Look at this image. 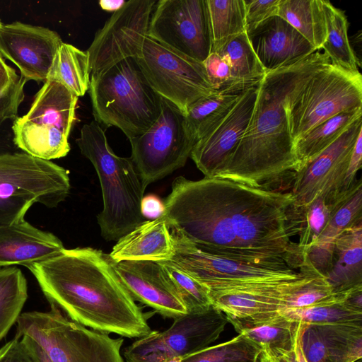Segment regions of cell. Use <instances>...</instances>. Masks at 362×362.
<instances>
[{
  "mask_svg": "<svg viewBox=\"0 0 362 362\" xmlns=\"http://www.w3.org/2000/svg\"><path fill=\"white\" fill-rule=\"evenodd\" d=\"M291 193L223 177H176L163 202L170 229L204 252L267 269H298L306 256L291 221Z\"/></svg>",
  "mask_w": 362,
  "mask_h": 362,
  "instance_id": "6da1fadb",
  "label": "cell"
},
{
  "mask_svg": "<svg viewBox=\"0 0 362 362\" xmlns=\"http://www.w3.org/2000/svg\"><path fill=\"white\" fill-rule=\"evenodd\" d=\"M51 305L91 329L139 338L151 329L148 318L121 283L110 255L92 247L64 249L30 265Z\"/></svg>",
  "mask_w": 362,
  "mask_h": 362,
  "instance_id": "7a4b0ae2",
  "label": "cell"
},
{
  "mask_svg": "<svg viewBox=\"0 0 362 362\" xmlns=\"http://www.w3.org/2000/svg\"><path fill=\"white\" fill-rule=\"evenodd\" d=\"M330 64L320 50L266 72L247 129L228 165L217 177L272 190L297 170L288 107L310 78ZM273 191V190H272Z\"/></svg>",
  "mask_w": 362,
  "mask_h": 362,
  "instance_id": "3957f363",
  "label": "cell"
},
{
  "mask_svg": "<svg viewBox=\"0 0 362 362\" xmlns=\"http://www.w3.org/2000/svg\"><path fill=\"white\" fill-rule=\"evenodd\" d=\"M76 143L93 165L100 180L103 209L98 223L101 235L107 241L118 240L144 221L141 205L146 188L131 158L119 157L112 151L96 121L82 127Z\"/></svg>",
  "mask_w": 362,
  "mask_h": 362,
  "instance_id": "277c9868",
  "label": "cell"
},
{
  "mask_svg": "<svg viewBox=\"0 0 362 362\" xmlns=\"http://www.w3.org/2000/svg\"><path fill=\"white\" fill-rule=\"evenodd\" d=\"M88 92L94 120L119 128L129 140L144 133L161 112L162 97L151 88L134 57L91 74Z\"/></svg>",
  "mask_w": 362,
  "mask_h": 362,
  "instance_id": "5b68a950",
  "label": "cell"
},
{
  "mask_svg": "<svg viewBox=\"0 0 362 362\" xmlns=\"http://www.w3.org/2000/svg\"><path fill=\"white\" fill-rule=\"evenodd\" d=\"M69 172L25 153H0V225L24 218L35 203L57 206L70 190Z\"/></svg>",
  "mask_w": 362,
  "mask_h": 362,
  "instance_id": "8992f818",
  "label": "cell"
},
{
  "mask_svg": "<svg viewBox=\"0 0 362 362\" xmlns=\"http://www.w3.org/2000/svg\"><path fill=\"white\" fill-rule=\"evenodd\" d=\"M16 323L15 337H30L54 362H124L122 337L88 329L54 305L48 312L23 313Z\"/></svg>",
  "mask_w": 362,
  "mask_h": 362,
  "instance_id": "52a82bcc",
  "label": "cell"
},
{
  "mask_svg": "<svg viewBox=\"0 0 362 362\" xmlns=\"http://www.w3.org/2000/svg\"><path fill=\"white\" fill-rule=\"evenodd\" d=\"M78 97L64 86L47 80L36 93L28 112L14 119L13 143L24 153L42 160L66 156L76 117Z\"/></svg>",
  "mask_w": 362,
  "mask_h": 362,
  "instance_id": "ba28073f",
  "label": "cell"
},
{
  "mask_svg": "<svg viewBox=\"0 0 362 362\" xmlns=\"http://www.w3.org/2000/svg\"><path fill=\"white\" fill-rule=\"evenodd\" d=\"M362 107V76L329 64L316 72L292 99L288 123L293 142L341 112Z\"/></svg>",
  "mask_w": 362,
  "mask_h": 362,
  "instance_id": "9c48e42d",
  "label": "cell"
},
{
  "mask_svg": "<svg viewBox=\"0 0 362 362\" xmlns=\"http://www.w3.org/2000/svg\"><path fill=\"white\" fill-rule=\"evenodd\" d=\"M136 59L151 88L184 114L199 99L216 93L203 62L148 35Z\"/></svg>",
  "mask_w": 362,
  "mask_h": 362,
  "instance_id": "30bf717a",
  "label": "cell"
},
{
  "mask_svg": "<svg viewBox=\"0 0 362 362\" xmlns=\"http://www.w3.org/2000/svg\"><path fill=\"white\" fill-rule=\"evenodd\" d=\"M298 272L292 279L208 288L212 305L238 333L257 327L279 317L291 293L318 271L306 260Z\"/></svg>",
  "mask_w": 362,
  "mask_h": 362,
  "instance_id": "8fae6325",
  "label": "cell"
},
{
  "mask_svg": "<svg viewBox=\"0 0 362 362\" xmlns=\"http://www.w3.org/2000/svg\"><path fill=\"white\" fill-rule=\"evenodd\" d=\"M129 141L130 158L145 188L183 167L194 146L186 132L185 114L163 98L156 121Z\"/></svg>",
  "mask_w": 362,
  "mask_h": 362,
  "instance_id": "7c38bea8",
  "label": "cell"
},
{
  "mask_svg": "<svg viewBox=\"0 0 362 362\" xmlns=\"http://www.w3.org/2000/svg\"><path fill=\"white\" fill-rule=\"evenodd\" d=\"M228 323L225 314L212 305L205 310L174 319L163 332L151 330L126 347L123 355L127 362H163L170 357L183 358L210 346Z\"/></svg>",
  "mask_w": 362,
  "mask_h": 362,
  "instance_id": "4fadbf2b",
  "label": "cell"
},
{
  "mask_svg": "<svg viewBox=\"0 0 362 362\" xmlns=\"http://www.w3.org/2000/svg\"><path fill=\"white\" fill-rule=\"evenodd\" d=\"M148 37L203 62L211 52L206 0H160L151 13Z\"/></svg>",
  "mask_w": 362,
  "mask_h": 362,
  "instance_id": "5bb4252c",
  "label": "cell"
},
{
  "mask_svg": "<svg viewBox=\"0 0 362 362\" xmlns=\"http://www.w3.org/2000/svg\"><path fill=\"white\" fill-rule=\"evenodd\" d=\"M154 0H129L98 30L89 48L90 75L127 58H136L148 35Z\"/></svg>",
  "mask_w": 362,
  "mask_h": 362,
  "instance_id": "9a60e30c",
  "label": "cell"
},
{
  "mask_svg": "<svg viewBox=\"0 0 362 362\" xmlns=\"http://www.w3.org/2000/svg\"><path fill=\"white\" fill-rule=\"evenodd\" d=\"M175 252L168 260L187 272L207 288L297 278L299 272L291 269L278 270L263 268L221 257L197 247L179 233L170 229Z\"/></svg>",
  "mask_w": 362,
  "mask_h": 362,
  "instance_id": "2e32d148",
  "label": "cell"
},
{
  "mask_svg": "<svg viewBox=\"0 0 362 362\" xmlns=\"http://www.w3.org/2000/svg\"><path fill=\"white\" fill-rule=\"evenodd\" d=\"M361 131L360 117L332 145L295 173L291 192L295 206H306L320 195L335 199L349 190L344 189L345 177L352 148Z\"/></svg>",
  "mask_w": 362,
  "mask_h": 362,
  "instance_id": "e0dca14e",
  "label": "cell"
},
{
  "mask_svg": "<svg viewBox=\"0 0 362 362\" xmlns=\"http://www.w3.org/2000/svg\"><path fill=\"white\" fill-rule=\"evenodd\" d=\"M258 84L245 88L226 116L195 143L190 158L204 177H219L228 165L250 122Z\"/></svg>",
  "mask_w": 362,
  "mask_h": 362,
  "instance_id": "ac0fdd59",
  "label": "cell"
},
{
  "mask_svg": "<svg viewBox=\"0 0 362 362\" xmlns=\"http://www.w3.org/2000/svg\"><path fill=\"white\" fill-rule=\"evenodd\" d=\"M63 43L47 28L16 21L0 28V54L13 63L28 81L45 82Z\"/></svg>",
  "mask_w": 362,
  "mask_h": 362,
  "instance_id": "d6986e66",
  "label": "cell"
},
{
  "mask_svg": "<svg viewBox=\"0 0 362 362\" xmlns=\"http://www.w3.org/2000/svg\"><path fill=\"white\" fill-rule=\"evenodd\" d=\"M119 280L132 298L164 317L176 319L187 313L178 292L160 262H114Z\"/></svg>",
  "mask_w": 362,
  "mask_h": 362,
  "instance_id": "ffe728a7",
  "label": "cell"
},
{
  "mask_svg": "<svg viewBox=\"0 0 362 362\" xmlns=\"http://www.w3.org/2000/svg\"><path fill=\"white\" fill-rule=\"evenodd\" d=\"M250 45L266 72L296 62L316 50L279 16L246 30Z\"/></svg>",
  "mask_w": 362,
  "mask_h": 362,
  "instance_id": "44dd1931",
  "label": "cell"
},
{
  "mask_svg": "<svg viewBox=\"0 0 362 362\" xmlns=\"http://www.w3.org/2000/svg\"><path fill=\"white\" fill-rule=\"evenodd\" d=\"M64 249L57 236L34 227L24 218L0 225V267L18 264L28 268Z\"/></svg>",
  "mask_w": 362,
  "mask_h": 362,
  "instance_id": "7402d4cb",
  "label": "cell"
},
{
  "mask_svg": "<svg viewBox=\"0 0 362 362\" xmlns=\"http://www.w3.org/2000/svg\"><path fill=\"white\" fill-rule=\"evenodd\" d=\"M175 252L174 243L166 221L161 216L146 220L121 237L110 254L112 259L168 261Z\"/></svg>",
  "mask_w": 362,
  "mask_h": 362,
  "instance_id": "603a6c76",
  "label": "cell"
},
{
  "mask_svg": "<svg viewBox=\"0 0 362 362\" xmlns=\"http://www.w3.org/2000/svg\"><path fill=\"white\" fill-rule=\"evenodd\" d=\"M362 224V182L356 180L333 211L332 217L307 257L323 276L331 269L335 240L347 229Z\"/></svg>",
  "mask_w": 362,
  "mask_h": 362,
  "instance_id": "cb8c5ba5",
  "label": "cell"
},
{
  "mask_svg": "<svg viewBox=\"0 0 362 362\" xmlns=\"http://www.w3.org/2000/svg\"><path fill=\"white\" fill-rule=\"evenodd\" d=\"M362 224L335 240L330 271L325 276L336 293L362 288Z\"/></svg>",
  "mask_w": 362,
  "mask_h": 362,
  "instance_id": "d4e9b609",
  "label": "cell"
},
{
  "mask_svg": "<svg viewBox=\"0 0 362 362\" xmlns=\"http://www.w3.org/2000/svg\"><path fill=\"white\" fill-rule=\"evenodd\" d=\"M361 108L341 112L317 125L293 142L298 172L332 145L358 118Z\"/></svg>",
  "mask_w": 362,
  "mask_h": 362,
  "instance_id": "484cf974",
  "label": "cell"
},
{
  "mask_svg": "<svg viewBox=\"0 0 362 362\" xmlns=\"http://www.w3.org/2000/svg\"><path fill=\"white\" fill-rule=\"evenodd\" d=\"M277 16L293 27L316 50L321 49L327 35L322 0H280Z\"/></svg>",
  "mask_w": 362,
  "mask_h": 362,
  "instance_id": "4316f807",
  "label": "cell"
},
{
  "mask_svg": "<svg viewBox=\"0 0 362 362\" xmlns=\"http://www.w3.org/2000/svg\"><path fill=\"white\" fill-rule=\"evenodd\" d=\"M327 35L322 46L330 64L351 74L359 73L358 60L348 37V21L344 12L329 1L322 0Z\"/></svg>",
  "mask_w": 362,
  "mask_h": 362,
  "instance_id": "83f0119b",
  "label": "cell"
},
{
  "mask_svg": "<svg viewBox=\"0 0 362 362\" xmlns=\"http://www.w3.org/2000/svg\"><path fill=\"white\" fill-rule=\"evenodd\" d=\"M216 53L229 66L233 89L235 91L240 92L258 84L266 74L250 45L246 32L231 39Z\"/></svg>",
  "mask_w": 362,
  "mask_h": 362,
  "instance_id": "f1b7e54d",
  "label": "cell"
},
{
  "mask_svg": "<svg viewBox=\"0 0 362 362\" xmlns=\"http://www.w3.org/2000/svg\"><path fill=\"white\" fill-rule=\"evenodd\" d=\"M243 91L216 92L199 99L188 108L185 127L194 144L226 116Z\"/></svg>",
  "mask_w": 362,
  "mask_h": 362,
  "instance_id": "f546056e",
  "label": "cell"
},
{
  "mask_svg": "<svg viewBox=\"0 0 362 362\" xmlns=\"http://www.w3.org/2000/svg\"><path fill=\"white\" fill-rule=\"evenodd\" d=\"M47 80L60 83L78 98L83 96L88 90L90 81L87 52L63 42L55 56Z\"/></svg>",
  "mask_w": 362,
  "mask_h": 362,
  "instance_id": "4dcf8cb0",
  "label": "cell"
},
{
  "mask_svg": "<svg viewBox=\"0 0 362 362\" xmlns=\"http://www.w3.org/2000/svg\"><path fill=\"white\" fill-rule=\"evenodd\" d=\"M211 52H217L226 43L245 33L244 0H206Z\"/></svg>",
  "mask_w": 362,
  "mask_h": 362,
  "instance_id": "1f68e13d",
  "label": "cell"
},
{
  "mask_svg": "<svg viewBox=\"0 0 362 362\" xmlns=\"http://www.w3.org/2000/svg\"><path fill=\"white\" fill-rule=\"evenodd\" d=\"M347 192L334 199H327L320 195L310 204L303 206L292 205V219L299 235L298 244L306 257L328 224L334 209Z\"/></svg>",
  "mask_w": 362,
  "mask_h": 362,
  "instance_id": "d6a6232c",
  "label": "cell"
},
{
  "mask_svg": "<svg viewBox=\"0 0 362 362\" xmlns=\"http://www.w3.org/2000/svg\"><path fill=\"white\" fill-rule=\"evenodd\" d=\"M313 325L323 340L329 362L361 359L362 322Z\"/></svg>",
  "mask_w": 362,
  "mask_h": 362,
  "instance_id": "836d02e7",
  "label": "cell"
},
{
  "mask_svg": "<svg viewBox=\"0 0 362 362\" xmlns=\"http://www.w3.org/2000/svg\"><path fill=\"white\" fill-rule=\"evenodd\" d=\"M28 298L26 279L17 267L0 269V341L17 322Z\"/></svg>",
  "mask_w": 362,
  "mask_h": 362,
  "instance_id": "e575fe53",
  "label": "cell"
},
{
  "mask_svg": "<svg viewBox=\"0 0 362 362\" xmlns=\"http://www.w3.org/2000/svg\"><path fill=\"white\" fill-rule=\"evenodd\" d=\"M304 322L292 320L280 315L257 327L242 331L262 349L292 350L300 339Z\"/></svg>",
  "mask_w": 362,
  "mask_h": 362,
  "instance_id": "d590c367",
  "label": "cell"
},
{
  "mask_svg": "<svg viewBox=\"0 0 362 362\" xmlns=\"http://www.w3.org/2000/svg\"><path fill=\"white\" fill-rule=\"evenodd\" d=\"M261 353L259 345L239 333L227 341L183 357L182 362H259Z\"/></svg>",
  "mask_w": 362,
  "mask_h": 362,
  "instance_id": "8d00e7d4",
  "label": "cell"
},
{
  "mask_svg": "<svg viewBox=\"0 0 362 362\" xmlns=\"http://www.w3.org/2000/svg\"><path fill=\"white\" fill-rule=\"evenodd\" d=\"M285 317L310 325H329L362 322V312L349 308L344 300L339 303L287 309L281 313Z\"/></svg>",
  "mask_w": 362,
  "mask_h": 362,
  "instance_id": "74e56055",
  "label": "cell"
},
{
  "mask_svg": "<svg viewBox=\"0 0 362 362\" xmlns=\"http://www.w3.org/2000/svg\"><path fill=\"white\" fill-rule=\"evenodd\" d=\"M173 281L187 313L205 310L212 305L207 287L168 261H160Z\"/></svg>",
  "mask_w": 362,
  "mask_h": 362,
  "instance_id": "f35d334b",
  "label": "cell"
},
{
  "mask_svg": "<svg viewBox=\"0 0 362 362\" xmlns=\"http://www.w3.org/2000/svg\"><path fill=\"white\" fill-rule=\"evenodd\" d=\"M203 64L208 79L216 92H238L233 89L232 78L228 63L218 53L211 52Z\"/></svg>",
  "mask_w": 362,
  "mask_h": 362,
  "instance_id": "ab89813d",
  "label": "cell"
},
{
  "mask_svg": "<svg viewBox=\"0 0 362 362\" xmlns=\"http://www.w3.org/2000/svg\"><path fill=\"white\" fill-rule=\"evenodd\" d=\"M27 81L22 76L0 90V126L8 119L18 117V107L23 101Z\"/></svg>",
  "mask_w": 362,
  "mask_h": 362,
  "instance_id": "60d3db41",
  "label": "cell"
},
{
  "mask_svg": "<svg viewBox=\"0 0 362 362\" xmlns=\"http://www.w3.org/2000/svg\"><path fill=\"white\" fill-rule=\"evenodd\" d=\"M300 343L307 362H329L323 340L315 325L304 323Z\"/></svg>",
  "mask_w": 362,
  "mask_h": 362,
  "instance_id": "b9f144b4",
  "label": "cell"
},
{
  "mask_svg": "<svg viewBox=\"0 0 362 362\" xmlns=\"http://www.w3.org/2000/svg\"><path fill=\"white\" fill-rule=\"evenodd\" d=\"M280 0H244L245 32L262 21L277 16Z\"/></svg>",
  "mask_w": 362,
  "mask_h": 362,
  "instance_id": "7bdbcfd3",
  "label": "cell"
},
{
  "mask_svg": "<svg viewBox=\"0 0 362 362\" xmlns=\"http://www.w3.org/2000/svg\"><path fill=\"white\" fill-rule=\"evenodd\" d=\"M362 131L359 132L352 148L344 181V189L348 190L356 180V175L361 168Z\"/></svg>",
  "mask_w": 362,
  "mask_h": 362,
  "instance_id": "ee69618b",
  "label": "cell"
},
{
  "mask_svg": "<svg viewBox=\"0 0 362 362\" xmlns=\"http://www.w3.org/2000/svg\"><path fill=\"white\" fill-rule=\"evenodd\" d=\"M0 362H33L21 341L16 337L0 349Z\"/></svg>",
  "mask_w": 362,
  "mask_h": 362,
  "instance_id": "f6af8a7d",
  "label": "cell"
},
{
  "mask_svg": "<svg viewBox=\"0 0 362 362\" xmlns=\"http://www.w3.org/2000/svg\"><path fill=\"white\" fill-rule=\"evenodd\" d=\"M259 361L260 362H298L297 346L292 350L262 349Z\"/></svg>",
  "mask_w": 362,
  "mask_h": 362,
  "instance_id": "bcb514c9",
  "label": "cell"
},
{
  "mask_svg": "<svg viewBox=\"0 0 362 362\" xmlns=\"http://www.w3.org/2000/svg\"><path fill=\"white\" fill-rule=\"evenodd\" d=\"M20 340L33 362H54L43 348L33 338L23 335Z\"/></svg>",
  "mask_w": 362,
  "mask_h": 362,
  "instance_id": "7dc6e473",
  "label": "cell"
},
{
  "mask_svg": "<svg viewBox=\"0 0 362 362\" xmlns=\"http://www.w3.org/2000/svg\"><path fill=\"white\" fill-rule=\"evenodd\" d=\"M141 210L143 217L154 220L160 217L164 211L163 203L156 197L151 195L144 197Z\"/></svg>",
  "mask_w": 362,
  "mask_h": 362,
  "instance_id": "c3c4849f",
  "label": "cell"
},
{
  "mask_svg": "<svg viewBox=\"0 0 362 362\" xmlns=\"http://www.w3.org/2000/svg\"><path fill=\"white\" fill-rule=\"evenodd\" d=\"M19 76L16 70L5 62L0 54V90L16 81Z\"/></svg>",
  "mask_w": 362,
  "mask_h": 362,
  "instance_id": "681fc988",
  "label": "cell"
},
{
  "mask_svg": "<svg viewBox=\"0 0 362 362\" xmlns=\"http://www.w3.org/2000/svg\"><path fill=\"white\" fill-rule=\"evenodd\" d=\"M344 303L351 308L362 312V288H359L351 291Z\"/></svg>",
  "mask_w": 362,
  "mask_h": 362,
  "instance_id": "f907efd6",
  "label": "cell"
},
{
  "mask_svg": "<svg viewBox=\"0 0 362 362\" xmlns=\"http://www.w3.org/2000/svg\"><path fill=\"white\" fill-rule=\"evenodd\" d=\"M125 1L124 0H101L99 1V5L103 10L113 13L119 10L124 4Z\"/></svg>",
  "mask_w": 362,
  "mask_h": 362,
  "instance_id": "816d5d0a",
  "label": "cell"
},
{
  "mask_svg": "<svg viewBox=\"0 0 362 362\" xmlns=\"http://www.w3.org/2000/svg\"><path fill=\"white\" fill-rule=\"evenodd\" d=\"M297 355H298V362H307V361L304 356V354L303 353L301 346H300V339H299L298 345H297Z\"/></svg>",
  "mask_w": 362,
  "mask_h": 362,
  "instance_id": "f5cc1de1",
  "label": "cell"
},
{
  "mask_svg": "<svg viewBox=\"0 0 362 362\" xmlns=\"http://www.w3.org/2000/svg\"><path fill=\"white\" fill-rule=\"evenodd\" d=\"M182 357L181 356H174L167 358L163 362H182Z\"/></svg>",
  "mask_w": 362,
  "mask_h": 362,
  "instance_id": "db71d44e",
  "label": "cell"
},
{
  "mask_svg": "<svg viewBox=\"0 0 362 362\" xmlns=\"http://www.w3.org/2000/svg\"><path fill=\"white\" fill-rule=\"evenodd\" d=\"M3 23H1V20H0V28L2 26Z\"/></svg>",
  "mask_w": 362,
  "mask_h": 362,
  "instance_id": "11a10c76",
  "label": "cell"
},
{
  "mask_svg": "<svg viewBox=\"0 0 362 362\" xmlns=\"http://www.w3.org/2000/svg\"><path fill=\"white\" fill-rule=\"evenodd\" d=\"M259 362H260V361H259Z\"/></svg>",
  "mask_w": 362,
  "mask_h": 362,
  "instance_id": "9f6ffc18",
  "label": "cell"
}]
</instances>
